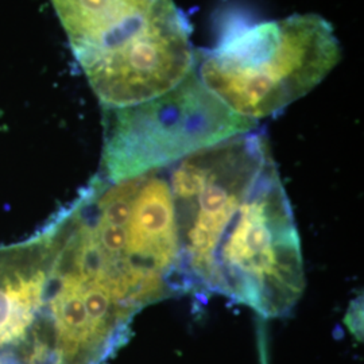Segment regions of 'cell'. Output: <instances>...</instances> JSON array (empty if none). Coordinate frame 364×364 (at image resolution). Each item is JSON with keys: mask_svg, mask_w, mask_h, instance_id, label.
I'll return each instance as SVG.
<instances>
[{"mask_svg": "<svg viewBox=\"0 0 364 364\" xmlns=\"http://www.w3.org/2000/svg\"><path fill=\"white\" fill-rule=\"evenodd\" d=\"M46 274L38 270L31 277L14 275L0 289V350L9 346L22 347V364H26L33 335L34 311L43 302Z\"/></svg>", "mask_w": 364, "mask_h": 364, "instance_id": "5b68a950", "label": "cell"}, {"mask_svg": "<svg viewBox=\"0 0 364 364\" xmlns=\"http://www.w3.org/2000/svg\"><path fill=\"white\" fill-rule=\"evenodd\" d=\"M340 60L332 25L304 14L230 31L216 48L196 54V72L228 109L258 123L308 95Z\"/></svg>", "mask_w": 364, "mask_h": 364, "instance_id": "3957f363", "label": "cell"}, {"mask_svg": "<svg viewBox=\"0 0 364 364\" xmlns=\"http://www.w3.org/2000/svg\"><path fill=\"white\" fill-rule=\"evenodd\" d=\"M188 293L225 297L263 318L305 289L297 224L269 139L255 129L166 168Z\"/></svg>", "mask_w": 364, "mask_h": 364, "instance_id": "6da1fadb", "label": "cell"}, {"mask_svg": "<svg viewBox=\"0 0 364 364\" xmlns=\"http://www.w3.org/2000/svg\"><path fill=\"white\" fill-rule=\"evenodd\" d=\"M103 174L119 182L165 169L258 123L239 117L212 95L196 68L176 88L142 105L105 109Z\"/></svg>", "mask_w": 364, "mask_h": 364, "instance_id": "277c9868", "label": "cell"}, {"mask_svg": "<svg viewBox=\"0 0 364 364\" xmlns=\"http://www.w3.org/2000/svg\"><path fill=\"white\" fill-rule=\"evenodd\" d=\"M105 109L142 105L196 68L192 27L174 0H50Z\"/></svg>", "mask_w": 364, "mask_h": 364, "instance_id": "7a4b0ae2", "label": "cell"}]
</instances>
